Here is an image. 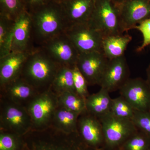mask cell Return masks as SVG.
<instances>
[{
	"label": "cell",
	"instance_id": "obj_14",
	"mask_svg": "<svg viewBox=\"0 0 150 150\" xmlns=\"http://www.w3.org/2000/svg\"><path fill=\"white\" fill-rule=\"evenodd\" d=\"M129 67L125 55L108 60L99 86L109 93L119 90L129 79Z\"/></svg>",
	"mask_w": 150,
	"mask_h": 150
},
{
	"label": "cell",
	"instance_id": "obj_21",
	"mask_svg": "<svg viewBox=\"0 0 150 150\" xmlns=\"http://www.w3.org/2000/svg\"><path fill=\"white\" fill-rule=\"evenodd\" d=\"M112 100L109 92L101 88L98 92L86 98L87 111L99 118L110 112Z\"/></svg>",
	"mask_w": 150,
	"mask_h": 150
},
{
	"label": "cell",
	"instance_id": "obj_6",
	"mask_svg": "<svg viewBox=\"0 0 150 150\" xmlns=\"http://www.w3.org/2000/svg\"><path fill=\"white\" fill-rule=\"evenodd\" d=\"M58 106V97L51 89L35 96L25 107L31 118L33 130L39 131L50 127Z\"/></svg>",
	"mask_w": 150,
	"mask_h": 150
},
{
	"label": "cell",
	"instance_id": "obj_31",
	"mask_svg": "<svg viewBox=\"0 0 150 150\" xmlns=\"http://www.w3.org/2000/svg\"><path fill=\"white\" fill-rule=\"evenodd\" d=\"M142 33L143 40L142 45L136 49L138 53L142 52L146 47L150 45V18L145 20L134 27Z\"/></svg>",
	"mask_w": 150,
	"mask_h": 150
},
{
	"label": "cell",
	"instance_id": "obj_8",
	"mask_svg": "<svg viewBox=\"0 0 150 150\" xmlns=\"http://www.w3.org/2000/svg\"><path fill=\"white\" fill-rule=\"evenodd\" d=\"M65 33L79 54L102 52L104 36L100 31L92 27L88 23L68 27Z\"/></svg>",
	"mask_w": 150,
	"mask_h": 150
},
{
	"label": "cell",
	"instance_id": "obj_32",
	"mask_svg": "<svg viewBox=\"0 0 150 150\" xmlns=\"http://www.w3.org/2000/svg\"><path fill=\"white\" fill-rule=\"evenodd\" d=\"M25 10L29 13L46 5L53 0H23Z\"/></svg>",
	"mask_w": 150,
	"mask_h": 150
},
{
	"label": "cell",
	"instance_id": "obj_36",
	"mask_svg": "<svg viewBox=\"0 0 150 150\" xmlns=\"http://www.w3.org/2000/svg\"><path fill=\"white\" fill-rule=\"evenodd\" d=\"M55 1L61 3L62 2V1H64V0H55Z\"/></svg>",
	"mask_w": 150,
	"mask_h": 150
},
{
	"label": "cell",
	"instance_id": "obj_16",
	"mask_svg": "<svg viewBox=\"0 0 150 150\" xmlns=\"http://www.w3.org/2000/svg\"><path fill=\"white\" fill-rule=\"evenodd\" d=\"M95 2V0H64L60 3L67 28L88 23Z\"/></svg>",
	"mask_w": 150,
	"mask_h": 150
},
{
	"label": "cell",
	"instance_id": "obj_24",
	"mask_svg": "<svg viewBox=\"0 0 150 150\" xmlns=\"http://www.w3.org/2000/svg\"><path fill=\"white\" fill-rule=\"evenodd\" d=\"M58 97L59 106L81 115L86 111V99L74 92H65Z\"/></svg>",
	"mask_w": 150,
	"mask_h": 150
},
{
	"label": "cell",
	"instance_id": "obj_7",
	"mask_svg": "<svg viewBox=\"0 0 150 150\" xmlns=\"http://www.w3.org/2000/svg\"><path fill=\"white\" fill-rule=\"evenodd\" d=\"M99 119L103 129L105 146L109 149L120 148L138 131L132 120L118 118L110 112Z\"/></svg>",
	"mask_w": 150,
	"mask_h": 150
},
{
	"label": "cell",
	"instance_id": "obj_13",
	"mask_svg": "<svg viewBox=\"0 0 150 150\" xmlns=\"http://www.w3.org/2000/svg\"><path fill=\"white\" fill-rule=\"evenodd\" d=\"M77 132L82 140L90 147L96 150L105 146L101 122L99 118L87 110L79 116Z\"/></svg>",
	"mask_w": 150,
	"mask_h": 150
},
{
	"label": "cell",
	"instance_id": "obj_28",
	"mask_svg": "<svg viewBox=\"0 0 150 150\" xmlns=\"http://www.w3.org/2000/svg\"><path fill=\"white\" fill-rule=\"evenodd\" d=\"M24 10L23 0H0V15L15 21Z\"/></svg>",
	"mask_w": 150,
	"mask_h": 150
},
{
	"label": "cell",
	"instance_id": "obj_22",
	"mask_svg": "<svg viewBox=\"0 0 150 150\" xmlns=\"http://www.w3.org/2000/svg\"><path fill=\"white\" fill-rule=\"evenodd\" d=\"M50 89L57 96L65 92H76L74 85L73 67L61 66L54 78Z\"/></svg>",
	"mask_w": 150,
	"mask_h": 150
},
{
	"label": "cell",
	"instance_id": "obj_9",
	"mask_svg": "<svg viewBox=\"0 0 150 150\" xmlns=\"http://www.w3.org/2000/svg\"><path fill=\"white\" fill-rule=\"evenodd\" d=\"M39 47L61 66L73 67L76 65L79 53L65 33Z\"/></svg>",
	"mask_w": 150,
	"mask_h": 150
},
{
	"label": "cell",
	"instance_id": "obj_15",
	"mask_svg": "<svg viewBox=\"0 0 150 150\" xmlns=\"http://www.w3.org/2000/svg\"><path fill=\"white\" fill-rule=\"evenodd\" d=\"M34 48L31 15L24 10L15 20L11 52H30Z\"/></svg>",
	"mask_w": 150,
	"mask_h": 150
},
{
	"label": "cell",
	"instance_id": "obj_27",
	"mask_svg": "<svg viewBox=\"0 0 150 150\" xmlns=\"http://www.w3.org/2000/svg\"><path fill=\"white\" fill-rule=\"evenodd\" d=\"M150 148V138L138 130L119 149V150H149Z\"/></svg>",
	"mask_w": 150,
	"mask_h": 150
},
{
	"label": "cell",
	"instance_id": "obj_5",
	"mask_svg": "<svg viewBox=\"0 0 150 150\" xmlns=\"http://www.w3.org/2000/svg\"><path fill=\"white\" fill-rule=\"evenodd\" d=\"M33 129L31 118L24 106L0 97V130L24 137Z\"/></svg>",
	"mask_w": 150,
	"mask_h": 150
},
{
	"label": "cell",
	"instance_id": "obj_37",
	"mask_svg": "<svg viewBox=\"0 0 150 150\" xmlns=\"http://www.w3.org/2000/svg\"><path fill=\"white\" fill-rule=\"evenodd\" d=\"M149 150H150V149H149Z\"/></svg>",
	"mask_w": 150,
	"mask_h": 150
},
{
	"label": "cell",
	"instance_id": "obj_3",
	"mask_svg": "<svg viewBox=\"0 0 150 150\" xmlns=\"http://www.w3.org/2000/svg\"><path fill=\"white\" fill-rule=\"evenodd\" d=\"M23 137L30 150H96L86 144L78 132L67 134L51 127L32 130Z\"/></svg>",
	"mask_w": 150,
	"mask_h": 150
},
{
	"label": "cell",
	"instance_id": "obj_12",
	"mask_svg": "<svg viewBox=\"0 0 150 150\" xmlns=\"http://www.w3.org/2000/svg\"><path fill=\"white\" fill-rule=\"evenodd\" d=\"M150 18V0H123L120 4V18L123 32H127Z\"/></svg>",
	"mask_w": 150,
	"mask_h": 150
},
{
	"label": "cell",
	"instance_id": "obj_17",
	"mask_svg": "<svg viewBox=\"0 0 150 150\" xmlns=\"http://www.w3.org/2000/svg\"><path fill=\"white\" fill-rule=\"evenodd\" d=\"M30 52H11L0 58V88L19 77Z\"/></svg>",
	"mask_w": 150,
	"mask_h": 150
},
{
	"label": "cell",
	"instance_id": "obj_33",
	"mask_svg": "<svg viewBox=\"0 0 150 150\" xmlns=\"http://www.w3.org/2000/svg\"><path fill=\"white\" fill-rule=\"evenodd\" d=\"M147 82L150 88V64L146 69Z\"/></svg>",
	"mask_w": 150,
	"mask_h": 150
},
{
	"label": "cell",
	"instance_id": "obj_18",
	"mask_svg": "<svg viewBox=\"0 0 150 150\" xmlns=\"http://www.w3.org/2000/svg\"><path fill=\"white\" fill-rule=\"evenodd\" d=\"M0 97L24 107L39 93L20 77L0 88Z\"/></svg>",
	"mask_w": 150,
	"mask_h": 150
},
{
	"label": "cell",
	"instance_id": "obj_23",
	"mask_svg": "<svg viewBox=\"0 0 150 150\" xmlns=\"http://www.w3.org/2000/svg\"><path fill=\"white\" fill-rule=\"evenodd\" d=\"M15 21L0 15V58L11 52Z\"/></svg>",
	"mask_w": 150,
	"mask_h": 150
},
{
	"label": "cell",
	"instance_id": "obj_1",
	"mask_svg": "<svg viewBox=\"0 0 150 150\" xmlns=\"http://www.w3.org/2000/svg\"><path fill=\"white\" fill-rule=\"evenodd\" d=\"M30 14L35 48L64 33L67 28L60 3L55 0Z\"/></svg>",
	"mask_w": 150,
	"mask_h": 150
},
{
	"label": "cell",
	"instance_id": "obj_35",
	"mask_svg": "<svg viewBox=\"0 0 150 150\" xmlns=\"http://www.w3.org/2000/svg\"><path fill=\"white\" fill-rule=\"evenodd\" d=\"M23 150H30L29 149H28V148L27 147V146H26V144H25V148H24V149H23Z\"/></svg>",
	"mask_w": 150,
	"mask_h": 150
},
{
	"label": "cell",
	"instance_id": "obj_11",
	"mask_svg": "<svg viewBox=\"0 0 150 150\" xmlns=\"http://www.w3.org/2000/svg\"><path fill=\"white\" fill-rule=\"evenodd\" d=\"M102 52L80 54L76 66L88 86L99 85L108 63Z\"/></svg>",
	"mask_w": 150,
	"mask_h": 150
},
{
	"label": "cell",
	"instance_id": "obj_30",
	"mask_svg": "<svg viewBox=\"0 0 150 150\" xmlns=\"http://www.w3.org/2000/svg\"><path fill=\"white\" fill-rule=\"evenodd\" d=\"M73 71L75 91L79 96L86 99L90 95L88 89L87 82L76 65L73 67Z\"/></svg>",
	"mask_w": 150,
	"mask_h": 150
},
{
	"label": "cell",
	"instance_id": "obj_4",
	"mask_svg": "<svg viewBox=\"0 0 150 150\" xmlns=\"http://www.w3.org/2000/svg\"><path fill=\"white\" fill-rule=\"evenodd\" d=\"M88 23L103 36L123 34L120 18V4L113 0H95Z\"/></svg>",
	"mask_w": 150,
	"mask_h": 150
},
{
	"label": "cell",
	"instance_id": "obj_34",
	"mask_svg": "<svg viewBox=\"0 0 150 150\" xmlns=\"http://www.w3.org/2000/svg\"><path fill=\"white\" fill-rule=\"evenodd\" d=\"M113 1L115 2L118 3V4H121V3L122 2L123 0H113Z\"/></svg>",
	"mask_w": 150,
	"mask_h": 150
},
{
	"label": "cell",
	"instance_id": "obj_2",
	"mask_svg": "<svg viewBox=\"0 0 150 150\" xmlns=\"http://www.w3.org/2000/svg\"><path fill=\"white\" fill-rule=\"evenodd\" d=\"M61 66L43 49L36 47L28 55L20 77L40 93L51 88Z\"/></svg>",
	"mask_w": 150,
	"mask_h": 150
},
{
	"label": "cell",
	"instance_id": "obj_10",
	"mask_svg": "<svg viewBox=\"0 0 150 150\" xmlns=\"http://www.w3.org/2000/svg\"><path fill=\"white\" fill-rule=\"evenodd\" d=\"M124 98L137 111H150V88L141 78H129L119 89Z\"/></svg>",
	"mask_w": 150,
	"mask_h": 150
},
{
	"label": "cell",
	"instance_id": "obj_25",
	"mask_svg": "<svg viewBox=\"0 0 150 150\" xmlns=\"http://www.w3.org/2000/svg\"><path fill=\"white\" fill-rule=\"evenodd\" d=\"M25 146L23 137L0 130V150H23Z\"/></svg>",
	"mask_w": 150,
	"mask_h": 150
},
{
	"label": "cell",
	"instance_id": "obj_26",
	"mask_svg": "<svg viewBox=\"0 0 150 150\" xmlns=\"http://www.w3.org/2000/svg\"><path fill=\"white\" fill-rule=\"evenodd\" d=\"M136 111L131 105L121 96L112 99L110 112L114 116L132 120Z\"/></svg>",
	"mask_w": 150,
	"mask_h": 150
},
{
	"label": "cell",
	"instance_id": "obj_19",
	"mask_svg": "<svg viewBox=\"0 0 150 150\" xmlns=\"http://www.w3.org/2000/svg\"><path fill=\"white\" fill-rule=\"evenodd\" d=\"M79 115L59 106L54 112L50 127L67 134L77 132Z\"/></svg>",
	"mask_w": 150,
	"mask_h": 150
},
{
	"label": "cell",
	"instance_id": "obj_29",
	"mask_svg": "<svg viewBox=\"0 0 150 150\" xmlns=\"http://www.w3.org/2000/svg\"><path fill=\"white\" fill-rule=\"evenodd\" d=\"M132 121L138 130L150 138V111L136 110Z\"/></svg>",
	"mask_w": 150,
	"mask_h": 150
},
{
	"label": "cell",
	"instance_id": "obj_20",
	"mask_svg": "<svg viewBox=\"0 0 150 150\" xmlns=\"http://www.w3.org/2000/svg\"><path fill=\"white\" fill-rule=\"evenodd\" d=\"M132 37L129 34L109 35L103 38L102 52L108 60L124 56Z\"/></svg>",
	"mask_w": 150,
	"mask_h": 150
}]
</instances>
